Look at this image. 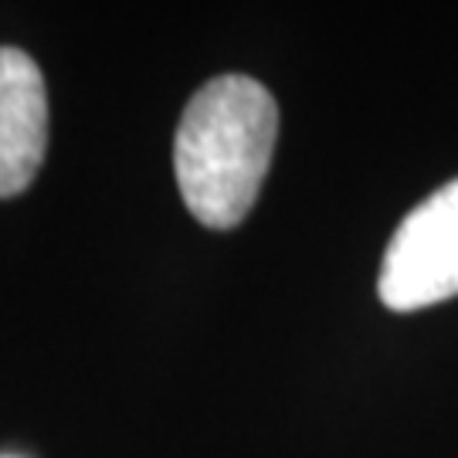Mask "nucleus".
<instances>
[{"mask_svg":"<svg viewBox=\"0 0 458 458\" xmlns=\"http://www.w3.org/2000/svg\"><path fill=\"white\" fill-rule=\"evenodd\" d=\"M48 149V92L28 51L0 48V200L24 194Z\"/></svg>","mask_w":458,"mask_h":458,"instance_id":"obj_3","label":"nucleus"},{"mask_svg":"<svg viewBox=\"0 0 458 458\" xmlns=\"http://www.w3.org/2000/svg\"><path fill=\"white\" fill-rule=\"evenodd\" d=\"M278 106L248 75H217L187 102L174 140L177 187L204 228L228 231L255 208L272 166Z\"/></svg>","mask_w":458,"mask_h":458,"instance_id":"obj_1","label":"nucleus"},{"mask_svg":"<svg viewBox=\"0 0 458 458\" xmlns=\"http://www.w3.org/2000/svg\"><path fill=\"white\" fill-rule=\"evenodd\" d=\"M377 293L394 312L425 310L458 295V177L397 225Z\"/></svg>","mask_w":458,"mask_h":458,"instance_id":"obj_2","label":"nucleus"}]
</instances>
